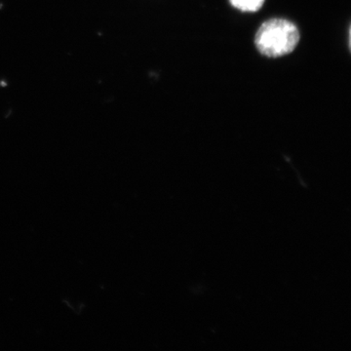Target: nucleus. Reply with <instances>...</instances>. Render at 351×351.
<instances>
[{"instance_id": "nucleus-1", "label": "nucleus", "mask_w": 351, "mask_h": 351, "mask_svg": "<svg viewBox=\"0 0 351 351\" xmlns=\"http://www.w3.org/2000/svg\"><path fill=\"white\" fill-rule=\"evenodd\" d=\"M299 41L300 32L297 27L284 19H271L263 23L255 38L258 50L270 58L290 54Z\"/></svg>"}, {"instance_id": "nucleus-2", "label": "nucleus", "mask_w": 351, "mask_h": 351, "mask_svg": "<svg viewBox=\"0 0 351 351\" xmlns=\"http://www.w3.org/2000/svg\"><path fill=\"white\" fill-rule=\"evenodd\" d=\"M265 0H230L235 8L243 12H256L263 6Z\"/></svg>"}]
</instances>
